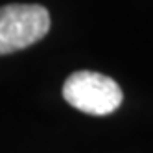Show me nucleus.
Here are the masks:
<instances>
[{
    "mask_svg": "<svg viewBox=\"0 0 153 153\" xmlns=\"http://www.w3.org/2000/svg\"><path fill=\"white\" fill-rule=\"evenodd\" d=\"M50 30V13L39 4L0 6V56L39 42Z\"/></svg>",
    "mask_w": 153,
    "mask_h": 153,
    "instance_id": "obj_1",
    "label": "nucleus"
},
{
    "mask_svg": "<svg viewBox=\"0 0 153 153\" xmlns=\"http://www.w3.org/2000/svg\"><path fill=\"white\" fill-rule=\"evenodd\" d=\"M63 98L87 114H111L124 100L118 83L100 72L79 70L70 74L63 85Z\"/></svg>",
    "mask_w": 153,
    "mask_h": 153,
    "instance_id": "obj_2",
    "label": "nucleus"
}]
</instances>
